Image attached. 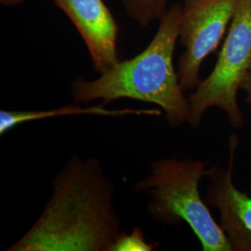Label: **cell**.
Here are the masks:
<instances>
[{
  "mask_svg": "<svg viewBox=\"0 0 251 251\" xmlns=\"http://www.w3.org/2000/svg\"><path fill=\"white\" fill-rule=\"evenodd\" d=\"M251 72V0H235V9L212 72L201 80L188 98V123L198 126L209 108L227 115L234 128H242L245 117L237 102L243 82Z\"/></svg>",
  "mask_w": 251,
  "mask_h": 251,
  "instance_id": "obj_4",
  "label": "cell"
},
{
  "mask_svg": "<svg viewBox=\"0 0 251 251\" xmlns=\"http://www.w3.org/2000/svg\"><path fill=\"white\" fill-rule=\"evenodd\" d=\"M156 245L146 242L144 233L140 227H135L130 234L121 233L116 242L111 247L110 251H151Z\"/></svg>",
  "mask_w": 251,
  "mask_h": 251,
  "instance_id": "obj_10",
  "label": "cell"
},
{
  "mask_svg": "<svg viewBox=\"0 0 251 251\" xmlns=\"http://www.w3.org/2000/svg\"><path fill=\"white\" fill-rule=\"evenodd\" d=\"M205 163L188 158H166L151 164L148 177L135 184L136 191H150L147 211L164 225L185 222L204 251H232L223 228L216 223L199 194V182L206 176Z\"/></svg>",
  "mask_w": 251,
  "mask_h": 251,
  "instance_id": "obj_3",
  "label": "cell"
},
{
  "mask_svg": "<svg viewBox=\"0 0 251 251\" xmlns=\"http://www.w3.org/2000/svg\"><path fill=\"white\" fill-rule=\"evenodd\" d=\"M25 0H0L1 4L5 5V6H15L23 3Z\"/></svg>",
  "mask_w": 251,
  "mask_h": 251,
  "instance_id": "obj_12",
  "label": "cell"
},
{
  "mask_svg": "<svg viewBox=\"0 0 251 251\" xmlns=\"http://www.w3.org/2000/svg\"><path fill=\"white\" fill-rule=\"evenodd\" d=\"M235 0H184L181 6L179 39L184 47L177 73L184 92L200 84V69L214 52L229 29Z\"/></svg>",
  "mask_w": 251,
  "mask_h": 251,
  "instance_id": "obj_5",
  "label": "cell"
},
{
  "mask_svg": "<svg viewBox=\"0 0 251 251\" xmlns=\"http://www.w3.org/2000/svg\"><path fill=\"white\" fill-rule=\"evenodd\" d=\"M241 90L246 92V100L251 104V72L247 75L246 79L243 82Z\"/></svg>",
  "mask_w": 251,
  "mask_h": 251,
  "instance_id": "obj_11",
  "label": "cell"
},
{
  "mask_svg": "<svg viewBox=\"0 0 251 251\" xmlns=\"http://www.w3.org/2000/svg\"><path fill=\"white\" fill-rule=\"evenodd\" d=\"M158 110H109L104 108V104H100L91 107H81L79 105H67L63 107L42 110V111H0V133H6L8 130L23 123L46 119L50 117H64L73 115H97L105 117H122L126 115H149L161 116Z\"/></svg>",
  "mask_w": 251,
  "mask_h": 251,
  "instance_id": "obj_8",
  "label": "cell"
},
{
  "mask_svg": "<svg viewBox=\"0 0 251 251\" xmlns=\"http://www.w3.org/2000/svg\"><path fill=\"white\" fill-rule=\"evenodd\" d=\"M127 15L140 26L160 20L168 10L169 0H121Z\"/></svg>",
  "mask_w": 251,
  "mask_h": 251,
  "instance_id": "obj_9",
  "label": "cell"
},
{
  "mask_svg": "<svg viewBox=\"0 0 251 251\" xmlns=\"http://www.w3.org/2000/svg\"><path fill=\"white\" fill-rule=\"evenodd\" d=\"M87 46L94 69L106 72L119 62L118 25L103 0H54Z\"/></svg>",
  "mask_w": 251,
  "mask_h": 251,
  "instance_id": "obj_7",
  "label": "cell"
},
{
  "mask_svg": "<svg viewBox=\"0 0 251 251\" xmlns=\"http://www.w3.org/2000/svg\"><path fill=\"white\" fill-rule=\"evenodd\" d=\"M114 187L99 162L72 157L36 224L10 251H110L119 236Z\"/></svg>",
  "mask_w": 251,
  "mask_h": 251,
  "instance_id": "obj_1",
  "label": "cell"
},
{
  "mask_svg": "<svg viewBox=\"0 0 251 251\" xmlns=\"http://www.w3.org/2000/svg\"><path fill=\"white\" fill-rule=\"evenodd\" d=\"M230 158L227 169L217 167L206 170L210 181L205 201L220 212L221 227L233 251H251V198L233 184L235 151L238 145L236 135L229 140Z\"/></svg>",
  "mask_w": 251,
  "mask_h": 251,
  "instance_id": "obj_6",
  "label": "cell"
},
{
  "mask_svg": "<svg viewBox=\"0 0 251 251\" xmlns=\"http://www.w3.org/2000/svg\"><path fill=\"white\" fill-rule=\"evenodd\" d=\"M180 16L181 6L174 4L159 20L152 41L141 53L119 61L97 79L76 78L72 85L75 102L101 99L105 105L116 100H137L160 106L172 126L188 122V99L173 63Z\"/></svg>",
  "mask_w": 251,
  "mask_h": 251,
  "instance_id": "obj_2",
  "label": "cell"
}]
</instances>
